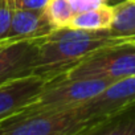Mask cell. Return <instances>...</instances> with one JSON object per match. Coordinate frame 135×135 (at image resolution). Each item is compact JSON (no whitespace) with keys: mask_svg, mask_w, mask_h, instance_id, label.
I'll return each instance as SVG.
<instances>
[{"mask_svg":"<svg viewBox=\"0 0 135 135\" xmlns=\"http://www.w3.org/2000/svg\"><path fill=\"white\" fill-rule=\"evenodd\" d=\"M114 19L109 33L123 41H135V0H123L113 6Z\"/></svg>","mask_w":135,"mask_h":135,"instance_id":"9","label":"cell"},{"mask_svg":"<svg viewBox=\"0 0 135 135\" xmlns=\"http://www.w3.org/2000/svg\"><path fill=\"white\" fill-rule=\"evenodd\" d=\"M44 12L54 31L68 28L74 17L69 0H48L44 7Z\"/></svg>","mask_w":135,"mask_h":135,"instance_id":"11","label":"cell"},{"mask_svg":"<svg viewBox=\"0 0 135 135\" xmlns=\"http://www.w3.org/2000/svg\"><path fill=\"white\" fill-rule=\"evenodd\" d=\"M135 103V76L110 84L74 111L93 124L119 114Z\"/></svg>","mask_w":135,"mask_h":135,"instance_id":"4","label":"cell"},{"mask_svg":"<svg viewBox=\"0 0 135 135\" xmlns=\"http://www.w3.org/2000/svg\"><path fill=\"white\" fill-rule=\"evenodd\" d=\"M38 61V40L3 44L0 42V85L33 74Z\"/></svg>","mask_w":135,"mask_h":135,"instance_id":"6","label":"cell"},{"mask_svg":"<svg viewBox=\"0 0 135 135\" xmlns=\"http://www.w3.org/2000/svg\"><path fill=\"white\" fill-rule=\"evenodd\" d=\"M91 126V122L70 110L7 118L0 122V135H80Z\"/></svg>","mask_w":135,"mask_h":135,"instance_id":"3","label":"cell"},{"mask_svg":"<svg viewBox=\"0 0 135 135\" xmlns=\"http://www.w3.org/2000/svg\"><path fill=\"white\" fill-rule=\"evenodd\" d=\"M15 7L21 9H44L48 0H13Z\"/></svg>","mask_w":135,"mask_h":135,"instance_id":"14","label":"cell"},{"mask_svg":"<svg viewBox=\"0 0 135 135\" xmlns=\"http://www.w3.org/2000/svg\"><path fill=\"white\" fill-rule=\"evenodd\" d=\"M132 76H135V41H124L93 52L60 78H106L119 81Z\"/></svg>","mask_w":135,"mask_h":135,"instance_id":"2","label":"cell"},{"mask_svg":"<svg viewBox=\"0 0 135 135\" xmlns=\"http://www.w3.org/2000/svg\"><path fill=\"white\" fill-rule=\"evenodd\" d=\"M114 19V7L109 4L99 6L80 13H76L69 28L84 31H105L111 27Z\"/></svg>","mask_w":135,"mask_h":135,"instance_id":"10","label":"cell"},{"mask_svg":"<svg viewBox=\"0 0 135 135\" xmlns=\"http://www.w3.org/2000/svg\"><path fill=\"white\" fill-rule=\"evenodd\" d=\"M15 8L13 0H0V41L4 40L8 33Z\"/></svg>","mask_w":135,"mask_h":135,"instance_id":"12","label":"cell"},{"mask_svg":"<svg viewBox=\"0 0 135 135\" xmlns=\"http://www.w3.org/2000/svg\"><path fill=\"white\" fill-rule=\"evenodd\" d=\"M113 82L115 81L106 78L52 80L46 84L44 90L33 102L11 117H29L74 110L86 101L95 97Z\"/></svg>","mask_w":135,"mask_h":135,"instance_id":"1","label":"cell"},{"mask_svg":"<svg viewBox=\"0 0 135 135\" xmlns=\"http://www.w3.org/2000/svg\"><path fill=\"white\" fill-rule=\"evenodd\" d=\"M80 135H135V103L89 127Z\"/></svg>","mask_w":135,"mask_h":135,"instance_id":"8","label":"cell"},{"mask_svg":"<svg viewBox=\"0 0 135 135\" xmlns=\"http://www.w3.org/2000/svg\"><path fill=\"white\" fill-rule=\"evenodd\" d=\"M107 2L109 0H69L74 15L88 11V9H91V8H97L103 4H107Z\"/></svg>","mask_w":135,"mask_h":135,"instance_id":"13","label":"cell"},{"mask_svg":"<svg viewBox=\"0 0 135 135\" xmlns=\"http://www.w3.org/2000/svg\"><path fill=\"white\" fill-rule=\"evenodd\" d=\"M48 82V78L33 73L2 84L0 85V122L33 102Z\"/></svg>","mask_w":135,"mask_h":135,"instance_id":"5","label":"cell"},{"mask_svg":"<svg viewBox=\"0 0 135 135\" xmlns=\"http://www.w3.org/2000/svg\"><path fill=\"white\" fill-rule=\"evenodd\" d=\"M44 9H21L15 8L11 27L4 40L0 42L12 44L23 41H36L46 37L53 32Z\"/></svg>","mask_w":135,"mask_h":135,"instance_id":"7","label":"cell"}]
</instances>
